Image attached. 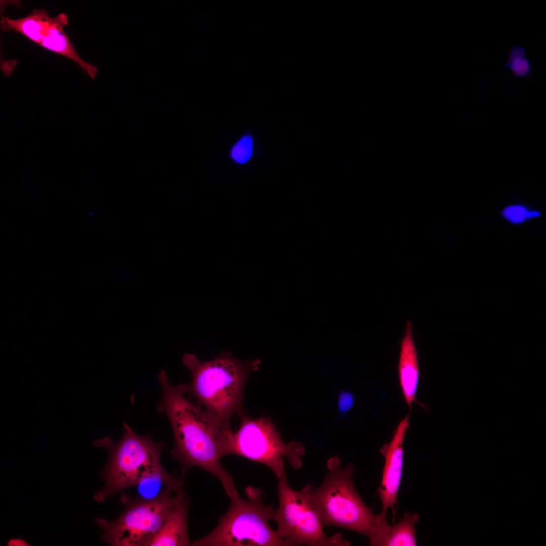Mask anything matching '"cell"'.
<instances>
[{
    "mask_svg": "<svg viewBox=\"0 0 546 546\" xmlns=\"http://www.w3.org/2000/svg\"><path fill=\"white\" fill-rule=\"evenodd\" d=\"M68 22L67 16L64 13L52 17L45 10L35 9L22 18L2 17L1 27L3 31L18 32L41 47L74 61L94 79L98 69L84 61L76 52L64 31Z\"/></svg>",
    "mask_w": 546,
    "mask_h": 546,
    "instance_id": "obj_9",
    "label": "cell"
},
{
    "mask_svg": "<svg viewBox=\"0 0 546 546\" xmlns=\"http://www.w3.org/2000/svg\"><path fill=\"white\" fill-rule=\"evenodd\" d=\"M180 492L158 500L125 504L123 512L112 521L95 518L96 524L102 529L101 540L114 546H149L163 526Z\"/></svg>",
    "mask_w": 546,
    "mask_h": 546,
    "instance_id": "obj_8",
    "label": "cell"
},
{
    "mask_svg": "<svg viewBox=\"0 0 546 546\" xmlns=\"http://www.w3.org/2000/svg\"><path fill=\"white\" fill-rule=\"evenodd\" d=\"M419 518L417 514L405 513L397 523L388 525L380 546L416 545L415 525Z\"/></svg>",
    "mask_w": 546,
    "mask_h": 546,
    "instance_id": "obj_14",
    "label": "cell"
},
{
    "mask_svg": "<svg viewBox=\"0 0 546 546\" xmlns=\"http://www.w3.org/2000/svg\"><path fill=\"white\" fill-rule=\"evenodd\" d=\"M190 499L182 490L161 528L149 546L191 545L188 534V513Z\"/></svg>",
    "mask_w": 546,
    "mask_h": 546,
    "instance_id": "obj_13",
    "label": "cell"
},
{
    "mask_svg": "<svg viewBox=\"0 0 546 546\" xmlns=\"http://www.w3.org/2000/svg\"><path fill=\"white\" fill-rule=\"evenodd\" d=\"M7 545L10 546H27L30 544L24 539L17 538L10 539L7 543Z\"/></svg>",
    "mask_w": 546,
    "mask_h": 546,
    "instance_id": "obj_19",
    "label": "cell"
},
{
    "mask_svg": "<svg viewBox=\"0 0 546 546\" xmlns=\"http://www.w3.org/2000/svg\"><path fill=\"white\" fill-rule=\"evenodd\" d=\"M278 480L279 504L273 520L277 524L276 531L281 538L291 546L350 545L340 534L331 536L325 534L312 497L311 485L308 484L300 490H295L289 485L286 475Z\"/></svg>",
    "mask_w": 546,
    "mask_h": 546,
    "instance_id": "obj_6",
    "label": "cell"
},
{
    "mask_svg": "<svg viewBox=\"0 0 546 546\" xmlns=\"http://www.w3.org/2000/svg\"><path fill=\"white\" fill-rule=\"evenodd\" d=\"M327 466L322 484L312 490L323 525L352 530L367 536L371 545L380 546L388 526L386 516L375 514L358 494L353 481V466L342 468L337 457L329 459Z\"/></svg>",
    "mask_w": 546,
    "mask_h": 546,
    "instance_id": "obj_3",
    "label": "cell"
},
{
    "mask_svg": "<svg viewBox=\"0 0 546 546\" xmlns=\"http://www.w3.org/2000/svg\"><path fill=\"white\" fill-rule=\"evenodd\" d=\"M162 389L157 410L170 424L174 445L170 452L180 464L181 476L192 468L202 469L215 476L229 497L237 492L232 476L220 461L225 456L231 427L220 423L202 407L193 402L169 381L163 369L158 375Z\"/></svg>",
    "mask_w": 546,
    "mask_h": 546,
    "instance_id": "obj_1",
    "label": "cell"
},
{
    "mask_svg": "<svg viewBox=\"0 0 546 546\" xmlns=\"http://www.w3.org/2000/svg\"><path fill=\"white\" fill-rule=\"evenodd\" d=\"M354 401V396L351 392L342 391L339 393L338 398V412L343 416L352 408Z\"/></svg>",
    "mask_w": 546,
    "mask_h": 546,
    "instance_id": "obj_18",
    "label": "cell"
},
{
    "mask_svg": "<svg viewBox=\"0 0 546 546\" xmlns=\"http://www.w3.org/2000/svg\"><path fill=\"white\" fill-rule=\"evenodd\" d=\"M123 428L122 437L117 442L108 436L93 440V445L104 448L108 453L106 464L100 473L105 485L94 495L98 502H104L162 467L164 442L155 441L150 433L140 436L124 422Z\"/></svg>",
    "mask_w": 546,
    "mask_h": 546,
    "instance_id": "obj_5",
    "label": "cell"
},
{
    "mask_svg": "<svg viewBox=\"0 0 546 546\" xmlns=\"http://www.w3.org/2000/svg\"><path fill=\"white\" fill-rule=\"evenodd\" d=\"M246 497L239 493L230 497L227 512L208 534L192 542L194 546H291L269 524L275 512L262 502L261 488L248 486Z\"/></svg>",
    "mask_w": 546,
    "mask_h": 546,
    "instance_id": "obj_4",
    "label": "cell"
},
{
    "mask_svg": "<svg viewBox=\"0 0 546 546\" xmlns=\"http://www.w3.org/2000/svg\"><path fill=\"white\" fill-rule=\"evenodd\" d=\"M253 139L249 134H246L240 139L233 146L231 156L239 163L246 162L250 158L252 152Z\"/></svg>",
    "mask_w": 546,
    "mask_h": 546,
    "instance_id": "obj_15",
    "label": "cell"
},
{
    "mask_svg": "<svg viewBox=\"0 0 546 546\" xmlns=\"http://www.w3.org/2000/svg\"><path fill=\"white\" fill-rule=\"evenodd\" d=\"M502 214L510 221L518 223L523 222L526 219L539 216L540 213L537 211H530L524 206L521 205H512L505 208Z\"/></svg>",
    "mask_w": 546,
    "mask_h": 546,
    "instance_id": "obj_17",
    "label": "cell"
},
{
    "mask_svg": "<svg viewBox=\"0 0 546 546\" xmlns=\"http://www.w3.org/2000/svg\"><path fill=\"white\" fill-rule=\"evenodd\" d=\"M181 358L192 377L189 383L177 385L178 390L194 398L222 425L231 427L232 417L242 411L247 380L258 369L260 360H241L229 351L207 361L201 360L194 353H185Z\"/></svg>",
    "mask_w": 546,
    "mask_h": 546,
    "instance_id": "obj_2",
    "label": "cell"
},
{
    "mask_svg": "<svg viewBox=\"0 0 546 546\" xmlns=\"http://www.w3.org/2000/svg\"><path fill=\"white\" fill-rule=\"evenodd\" d=\"M409 419V415L405 416L394 430L391 440L380 449L385 459L382 481L378 489L382 507L381 514L384 516H386L389 508L394 517L395 514V506L398 504L397 494L402 476L403 444L410 425Z\"/></svg>",
    "mask_w": 546,
    "mask_h": 546,
    "instance_id": "obj_10",
    "label": "cell"
},
{
    "mask_svg": "<svg viewBox=\"0 0 546 546\" xmlns=\"http://www.w3.org/2000/svg\"><path fill=\"white\" fill-rule=\"evenodd\" d=\"M413 331L412 323L407 321L401 340L398 362L400 385L404 400L410 408L416 400L419 377L418 356Z\"/></svg>",
    "mask_w": 546,
    "mask_h": 546,
    "instance_id": "obj_12",
    "label": "cell"
},
{
    "mask_svg": "<svg viewBox=\"0 0 546 546\" xmlns=\"http://www.w3.org/2000/svg\"><path fill=\"white\" fill-rule=\"evenodd\" d=\"M184 483V477H176L162 467L125 489L128 491H122L120 501L125 505L133 502H152L164 499L181 491Z\"/></svg>",
    "mask_w": 546,
    "mask_h": 546,
    "instance_id": "obj_11",
    "label": "cell"
},
{
    "mask_svg": "<svg viewBox=\"0 0 546 546\" xmlns=\"http://www.w3.org/2000/svg\"><path fill=\"white\" fill-rule=\"evenodd\" d=\"M508 66L516 75L523 76L528 73L530 64L524 58L523 49L517 47L511 51Z\"/></svg>",
    "mask_w": 546,
    "mask_h": 546,
    "instance_id": "obj_16",
    "label": "cell"
},
{
    "mask_svg": "<svg viewBox=\"0 0 546 546\" xmlns=\"http://www.w3.org/2000/svg\"><path fill=\"white\" fill-rule=\"evenodd\" d=\"M238 415L240 426L229 438L225 456H240L263 464L278 479L286 475L283 457L287 458L294 469L302 466L300 457L305 450L301 444H285L274 425L266 418L253 419L243 411Z\"/></svg>",
    "mask_w": 546,
    "mask_h": 546,
    "instance_id": "obj_7",
    "label": "cell"
}]
</instances>
